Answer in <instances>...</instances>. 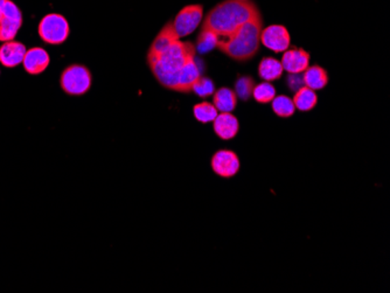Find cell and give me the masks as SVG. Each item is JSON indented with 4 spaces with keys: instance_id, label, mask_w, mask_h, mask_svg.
Listing matches in <instances>:
<instances>
[{
    "instance_id": "obj_1",
    "label": "cell",
    "mask_w": 390,
    "mask_h": 293,
    "mask_svg": "<svg viewBox=\"0 0 390 293\" xmlns=\"http://www.w3.org/2000/svg\"><path fill=\"white\" fill-rule=\"evenodd\" d=\"M146 61L160 86L177 93H192L194 83L202 75L195 45L180 40L172 21L165 24L153 40Z\"/></svg>"
},
{
    "instance_id": "obj_2",
    "label": "cell",
    "mask_w": 390,
    "mask_h": 293,
    "mask_svg": "<svg viewBox=\"0 0 390 293\" xmlns=\"http://www.w3.org/2000/svg\"><path fill=\"white\" fill-rule=\"evenodd\" d=\"M260 15V8L251 0H223L206 15L201 30H209L221 42L234 37Z\"/></svg>"
},
{
    "instance_id": "obj_3",
    "label": "cell",
    "mask_w": 390,
    "mask_h": 293,
    "mask_svg": "<svg viewBox=\"0 0 390 293\" xmlns=\"http://www.w3.org/2000/svg\"><path fill=\"white\" fill-rule=\"evenodd\" d=\"M93 85V76L83 64L68 66L60 78L61 89L69 96H82L89 91Z\"/></svg>"
},
{
    "instance_id": "obj_4",
    "label": "cell",
    "mask_w": 390,
    "mask_h": 293,
    "mask_svg": "<svg viewBox=\"0 0 390 293\" xmlns=\"http://www.w3.org/2000/svg\"><path fill=\"white\" fill-rule=\"evenodd\" d=\"M37 33L41 40L48 45H61L67 40L71 27L67 19L57 13H49L41 19L37 26Z\"/></svg>"
},
{
    "instance_id": "obj_5",
    "label": "cell",
    "mask_w": 390,
    "mask_h": 293,
    "mask_svg": "<svg viewBox=\"0 0 390 293\" xmlns=\"http://www.w3.org/2000/svg\"><path fill=\"white\" fill-rule=\"evenodd\" d=\"M23 26V13L12 0H0V41L15 40Z\"/></svg>"
},
{
    "instance_id": "obj_6",
    "label": "cell",
    "mask_w": 390,
    "mask_h": 293,
    "mask_svg": "<svg viewBox=\"0 0 390 293\" xmlns=\"http://www.w3.org/2000/svg\"><path fill=\"white\" fill-rule=\"evenodd\" d=\"M204 19V6L202 5H187L179 11L172 21V26L175 28L178 37H186L193 33L200 25Z\"/></svg>"
},
{
    "instance_id": "obj_7",
    "label": "cell",
    "mask_w": 390,
    "mask_h": 293,
    "mask_svg": "<svg viewBox=\"0 0 390 293\" xmlns=\"http://www.w3.org/2000/svg\"><path fill=\"white\" fill-rule=\"evenodd\" d=\"M211 166L215 175L223 179H231L238 175L241 163L238 154L231 150H219L213 154Z\"/></svg>"
},
{
    "instance_id": "obj_8",
    "label": "cell",
    "mask_w": 390,
    "mask_h": 293,
    "mask_svg": "<svg viewBox=\"0 0 390 293\" xmlns=\"http://www.w3.org/2000/svg\"><path fill=\"white\" fill-rule=\"evenodd\" d=\"M260 44L265 48L270 49L272 52H285L286 49L290 48L291 35L289 30L283 25H272L265 27L260 33Z\"/></svg>"
},
{
    "instance_id": "obj_9",
    "label": "cell",
    "mask_w": 390,
    "mask_h": 293,
    "mask_svg": "<svg viewBox=\"0 0 390 293\" xmlns=\"http://www.w3.org/2000/svg\"><path fill=\"white\" fill-rule=\"evenodd\" d=\"M283 53L281 64L287 74H301L309 68L311 55L304 48L292 47Z\"/></svg>"
},
{
    "instance_id": "obj_10",
    "label": "cell",
    "mask_w": 390,
    "mask_h": 293,
    "mask_svg": "<svg viewBox=\"0 0 390 293\" xmlns=\"http://www.w3.org/2000/svg\"><path fill=\"white\" fill-rule=\"evenodd\" d=\"M213 129L216 136L222 141H231L238 136L240 123L231 112H220L213 121Z\"/></svg>"
},
{
    "instance_id": "obj_11",
    "label": "cell",
    "mask_w": 390,
    "mask_h": 293,
    "mask_svg": "<svg viewBox=\"0 0 390 293\" xmlns=\"http://www.w3.org/2000/svg\"><path fill=\"white\" fill-rule=\"evenodd\" d=\"M26 46L19 41H6L0 46V64L5 68H15L23 64Z\"/></svg>"
},
{
    "instance_id": "obj_12",
    "label": "cell",
    "mask_w": 390,
    "mask_h": 293,
    "mask_svg": "<svg viewBox=\"0 0 390 293\" xmlns=\"http://www.w3.org/2000/svg\"><path fill=\"white\" fill-rule=\"evenodd\" d=\"M51 57L47 51L41 47L27 49L23 60L24 69L30 75L42 74L48 68Z\"/></svg>"
},
{
    "instance_id": "obj_13",
    "label": "cell",
    "mask_w": 390,
    "mask_h": 293,
    "mask_svg": "<svg viewBox=\"0 0 390 293\" xmlns=\"http://www.w3.org/2000/svg\"><path fill=\"white\" fill-rule=\"evenodd\" d=\"M303 78H304L305 87H308L314 91L326 88L328 82H330L328 73L318 64L309 66V68L303 73Z\"/></svg>"
},
{
    "instance_id": "obj_14",
    "label": "cell",
    "mask_w": 390,
    "mask_h": 293,
    "mask_svg": "<svg viewBox=\"0 0 390 293\" xmlns=\"http://www.w3.org/2000/svg\"><path fill=\"white\" fill-rule=\"evenodd\" d=\"M238 96L234 90L222 87L213 94V104L219 112H233L238 107Z\"/></svg>"
},
{
    "instance_id": "obj_15",
    "label": "cell",
    "mask_w": 390,
    "mask_h": 293,
    "mask_svg": "<svg viewBox=\"0 0 390 293\" xmlns=\"http://www.w3.org/2000/svg\"><path fill=\"white\" fill-rule=\"evenodd\" d=\"M283 71L284 69H283L281 61L272 56H265L260 60L258 68H257V74L265 82L277 81L282 78Z\"/></svg>"
},
{
    "instance_id": "obj_16",
    "label": "cell",
    "mask_w": 390,
    "mask_h": 293,
    "mask_svg": "<svg viewBox=\"0 0 390 293\" xmlns=\"http://www.w3.org/2000/svg\"><path fill=\"white\" fill-rule=\"evenodd\" d=\"M294 108L301 112H309L316 108L318 104V96L316 91L310 89L308 87H303L294 93Z\"/></svg>"
},
{
    "instance_id": "obj_17",
    "label": "cell",
    "mask_w": 390,
    "mask_h": 293,
    "mask_svg": "<svg viewBox=\"0 0 390 293\" xmlns=\"http://www.w3.org/2000/svg\"><path fill=\"white\" fill-rule=\"evenodd\" d=\"M272 108L274 114L281 118H290L296 112L294 100L286 95H276L272 102Z\"/></svg>"
},
{
    "instance_id": "obj_18",
    "label": "cell",
    "mask_w": 390,
    "mask_h": 293,
    "mask_svg": "<svg viewBox=\"0 0 390 293\" xmlns=\"http://www.w3.org/2000/svg\"><path fill=\"white\" fill-rule=\"evenodd\" d=\"M255 86H256V82L250 75H243L235 82L234 91L238 98L243 102H248L253 96Z\"/></svg>"
},
{
    "instance_id": "obj_19",
    "label": "cell",
    "mask_w": 390,
    "mask_h": 293,
    "mask_svg": "<svg viewBox=\"0 0 390 293\" xmlns=\"http://www.w3.org/2000/svg\"><path fill=\"white\" fill-rule=\"evenodd\" d=\"M194 118L201 124H207V123H213L216 118V116L219 115L218 109L214 107V104L209 102H201V103L195 104L193 107Z\"/></svg>"
},
{
    "instance_id": "obj_20",
    "label": "cell",
    "mask_w": 390,
    "mask_h": 293,
    "mask_svg": "<svg viewBox=\"0 0 390 293\" xmlns=\"http://www.w3.org/2000/svg\"><path fill=\"white\" fill-rule=\"evenodd\" d=\"M276 95H277L276 94V88L272 86V82H262V83H258L254 88L253 97L257 103H272Z\"/></svg>"
},
{
    "instance_id": "obj_21",
    "label": "cell",
    "mask_w": 390,
    "mask_h": 293,
    "mask_svg": "<svg viewBox=\"0 0 390 293\" xmlns=\"http://www.w3.org/2000/svg\"><path fill=\"white\" fill-rule=\"evenodd\" d=\"M216 44H218V39L214 34L211 33L209 30H201L200 34L197 37L195 49L199 54H206L216 48Z\"/></svg>"
},
{
    "instance_id": "obj_22",
    "label": "cell",
    "mask_w": 390,
    "mask_h": 293,
    "mask_svg": "<svg viewBox=\"0 0 390 293\" xmlns=\"http://www.w3.org/2000/svg\"><path fill=\"white\" fill-rule=\"evenodd\" d=\"M192 93L201 98H207V97L213 96V94L215 93V85L211 78L201 75L200 78H197V82L194 83Z\"/></svg>"
},
{
    "instance_id": "obj_23",
    "label": "cell",
    "mask_w": 390,
    "mask_h": 293,
    "mask_svg": "<svg viewBox=\"0 0 390 293\" xmlns=\"http://www.w3.org/2000/svg\"><path fill=\"white\" fill-rule=\"evenodd\" d=\"M286 86L291 90L292 93H296L298 90L303 88L304 85V78H303V73L301 74H289L286 78Z\"/></svg>"
}]
</instances>
